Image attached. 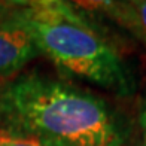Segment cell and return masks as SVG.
Returning <instances> with one entry per match:
<instances>
[{
  "label": "cell",
  "instance_id": "obj_1",
  "mask_svg": "<svg viewBox=\"0 0 146 146\" xmlns=\"http://www.w3.org/2000/svg\"><path fill=\"white\" fill-rule=\"evenodd\" d=\"M0 124L43 146H127L130 125L102 97L45 75L0 90Z\"/></svg>",
  "mask_w": 146,
  "mask_h": 146
},
{
  "label": "cell",
  "instance_id": "obj_2",
  "mask_svg": "<svg viewBox=\"0 0 146 146\" xmlns=\"http://www.w3.org/2000/svg\"><path fill=\"white\" fill-rule=\"evenodd\" d=\"M17 15L33 33L40 54L60 70L118 97L136 92L131 64L81 6L58 0L23 2Z\"/></svg>",
  "mask_w": 146,
  "mask_h": 146
},
{
  "label": "cell",
  "instance_id": "obj_3",
  "mask_svg": "<svg viewBox=\"0 0 146 146\" xmlns=\"http://www.w3.org/2000/svg\"><path fill=\"white\" fill-rule=\"evenodd\" d=\"M17 12L11 18L0 21V76L2 78L15 75L25 64L40 55L33 33L17 15Z\"/></svg>",
  "mask_w": 146,
  "mask_h": 146
},
{
  "label": "cell",
  "instance_id": "obj_4",
  "mask_svg": "<svg viewBox=\"0 0 146 146\" xmlns=\"http://www.w3.org/2000/svg\"><path fill=\"white\" fill-rule=\"evenodd\" d=\"M146 48V0H109L90 3Z\"/></svg>",
  "mask_w": 146,
  "mask_h": 146
},
{
  "label": "cell",
  "instance_id": "obj_5",
  "mask_svg": "<svg viewBox=\"0 0 146 146\" xmlns=\"http://www.w3.org/2000/svg\"><path fill=\"white\" fill-rule=\"evenodd\" d=\"M0 146H43L37 140L0 127Z\"/></svg>",
  "mask_w": 146,
  "mask_h": 146
},
{
  "label": "cell",
  "instance_id": "obj_6",
  "mask_svg": "<svg viewBox=\"0 0 146 146\" xmlns=\"http://www.w3.org/2000/svg\"><path fill=\"white\" fill-rule=\"evenodd\" d=\"M146 146V97L142 100L137 115V145Z\"/></svg>",
  "mask_w": 146,
  "mask_h": 146
},
{
  "label": "cell",
  "instance_id": "obj_7",
  "mask_svg": "<svg viewBox=\"0 0 146 146\" xmlns=\"http://www.w3.org/2000/svg\"><path fill=\"white\" fill-rule=\"evenodd\" d=\"M23 2H0V21L11 18L19 9Z\"/></svg>",
  "mask_w": 146,
  "mask_h": 146
}]
</instances>
